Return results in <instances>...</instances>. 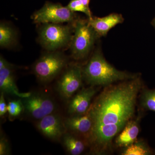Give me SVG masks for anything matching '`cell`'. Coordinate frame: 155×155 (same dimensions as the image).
<instances>
[{
    "mask_svg": "<svg viewBox=\"0 0 155 155\" xmlns=\"http://www.w3.org/2000/svg\"><path fill=\"white\" fill-rule=\"evenodd\" d=\"M8 112L11 119L19 117L23 112H25L24 105L22 100H12L8 104Z\"/></svg>",
    "mask_w": 155,
    "mask_h": 155,
    "instance_id": "cell-17",
    "label": "cell"
},
{
    "mask_svg": "<svg viewBox=\"0 0 155 155\" xmlns=\"http://www.w3.org/2000/svg\"><path fill=\"white\" fill-rule=\"evenodd\" d=\"M152 24L153 26H154V27L155 28V17L153 19L152 22Z\"/></svg>",
    "mask_w": 155,
    "mask_h": 155,
    "instance_id": "cell-25",
    "label": "cell"
},
{
    "mask_svg": "<svg viewBox=\"0 0 155 155\" xmlns=\"http://www.w3.org/2000/svg\"><path fill=\"white\" fill-rule=\"evenodd\" d=\"M36 126L43 135L53 141L61 140L62 136L67 131L64 120L60 115L54 113L38 120Z\"/></svg>",
    "mask_w": 155,
    "mask_h": 155,
    "instance_id": "cell-9",
    "label": "cell"
},
{
    "mask_svg": "<svg viewBox=\"0 0 155 155\" xmlns=\"http://www.w3.org/2000/svg\"><path fill=\"white\" fill-rule=\"evenodd\" d=\"M67 7L72 12H80L86 14L89 19L92 18L89 8L84 5L81 0H71Z\"/></svg>",
    "mask_w": 155,
    "mask_h": 155,
    "instance_id": "cell-19",
    "label": "cell"
},
{
    "mask_svg": "<svg viewBox=\"0 0 155 155\" xmlns=\"http://www.w3.org/2000/svg\"><path fill=\"white\" fill-rule=\"evenodd\" d=\"M67 131L87 136L92 127L93 122L88 110L84 114L72 115L64 120Z\"/></svg>",
    "mask_w": 155,
    "mask_h": 155,
    "instance_id": "cell-10",
    "label": "cell"
},
{
    "mask_svg": "<svg viewBox=\"0 0 155 155\" xmlns=\"http://www.w3.org/2000/svg\"><path fill=\"white\" fill-rule=\"evenodd\" d=\"M61 140L64 148L70 154L80 155L85 149V143L83 141L67 131L62 136Z\"/></svg>",
    "mask_w": 155,
    "mask_h": 155,
    "instance_id": "cell-15",
    "label": "cell"
},
{
    "mask_svg": "<svg viewBox=\"0 0 155 155\" xmlns=\"http://www.w3.org/2000/svg\"><path fill=\"white\" fill-rule=\"evenodd\" d=\"M39 40L44 48L54 51L70 43L72 28L59 23H44L39 31Z\"/></svg>",
    "mask_w": 155,
    "mask_h": 155,
    "instance_id": "cell-5",
    "label": "cell"
},
{
    "mask_svg": "<svg viewBox=\"0 0 155 155\" xmlns=\"http://www.w3.org/2000/svg\"><path fill=\"white\" fill-rule=\"evenodd\" d=\"M82 68L72 65L65 69L57 85L58 93L62 98L69 100L82 85Z\"/></svg>",
    "mask_w": 155,
    "mask_h": 155,
    "instance_id": "cell-8",
    "label": "cell"
},
{
    "mask_svg": "<svg viewBox=\"0 0 155 155\" xmlns=\"http://www.w3.org/2000/svg\"><path fill=\"white\" fill-rule=\"evenodd\" d=\"M12 65L0 69V90L4 94H11L19 97H25L31 92H19L15 82Z\"/></svg>",
    "mask_w": 155,
    "mask_h": 155,
    "instance_id": "cell-12",
    "label": "cell"
},
{
    "mask_svg": "<svg viewBox=\"0 0 155 155\" xmlns=\"http://www.w3.org/2000/svg\"><path fill=\"white\" fill-rule=\"evenodd\" d=\"M98 36L88 21L77 20L74 27V34L70 42V50L73 58L76 60L86 58Z\"/></svg>",
    "mask_w": 155,
    "mask_h": 155,
    "instance_id": "cell-4",
    "label": "cell"
},
{
    "mask_svg": "<svg viewBox=\"0 0 155 155\" xmlns=\"http://www.w3.org/2000/svg\"><path fill=\"white\" fill-rule=\"evenodd\" d=\"M67 64V58L64 54L56 51H50L37 60L33 71L40 82L48 83L59 75Z\"/></svg>",
    "mask_w": 155,
    "mask_h": 155,
    "instance_id": "cell-3",
    "label": "cell"
},
{
    "mask_svg": "<svg viewBox=\"0 0 155 155\" xmlns=\"http://www.w3.org/2000/svg\"><path fill=\"white\" fill-rule=\"evenodd\" d=\"M124 19L121 14H112L103 17H94L89 19L90 24L98 36H106L111 28L122 23Z\"/></svg>",
    "mask_w": 155,
    "mask_h": 155,
    "instance_id": "cell-13",
    "label": "cell"
},
{
    "mask_svg": "<svg viewBox=\"0 0 155 155\" xmlns=\"http://www.w3.org/2000/svg\"><path fill=\"white\" fill-rule=\"evenodd\" d=\"M11 65L12 64H10L9 62L6 61L2 56H1V57H0V69L8 67Z\"/></svg>",
    "mask_w": 155,
    "mask_h": 155,
    "instance_id": "cell-23",
    "label": "cell"
},
{
    "mask_svg": "<svg viewBox=\"0 0 155 155\" xmlns=\"http://www.w3.org/2000/svg\"><path fill=\"white\" fill-rule=\"evenodd\" d=\"M96 92L93 87L84 89L70 101L68 112L71 115L84 114L91 105V100Z\"/></svg>",
    "mask_w": 155,
    "mask_h": 155,
    "instance_id": "cell-11",
    "label": "cell"
},
{
    "mask_svg": "<svg viewBox=\"0 0 155 155\" xmlns=\"http://www.w3.org/2000/svg\"><path fill=\"white\" fill-rule=\"evenodd\" d=\"M149 150L142 143H136L127 147L122 153L123 155H147L149 154Z\"/></svg>",
    "mask_w": 155,
    "mask_h": 155,
    "instance_id": "cell-18",
    "label": "cell"
},
{
    "mask_svg": "<svg viewBox=\"0 0 155 155\" xmlns=\"http://www.w3.org/2000/svg\"><path fill=\"white\" fill-rule=\"evenodd\" d=\"M32 19L36 23H61L72 22L75 19L74 12L67 7L60 4L47 3L32 15Z\"/></svg>",
    "mask_w": 155,
    "mask_h": 155,
    "instance_id": "cell-7",
    "label": "cell"
},
{
    "mask_svg": "<svg viewBox=\"0 0 155 155\" xmlns=\"http://www.w3.org/2000/svg\"><path fill=\"white\" fill-rule=\"evenodd\" d=\"M142 102L145 108L155 112V90L145 91L142 97Z\"/></svg>",
    "mask_w": 155,
    "mask_h": 155,
    "instance_id": "cell-20",
    "label": "cell"
},
{
    "mask_svg": "<svg viewBox=\"0 0 155 155\" xmlns=\"http://www.w3.org/2000/svg\"><path fill=\"white\" fill-rule=\"evenodd\" d=\"M11 149L8 140L5 137L1 136L0 139V155L10 154Z\"/></svg>",
    "mask_w": 155,
    "mask_h": 155,
    "instance_id": "cell-21",
    "label": "cell"
},
{
    "mask_svg": "<svg viewBox=\"0 0 155 155\" xmlns=\"http://www.w3.org/2000/svg\"><path fill=\"white\" fill-rule=\"evenodd\" d=\"M139 129L137 122L129 121L123 128L116 140V143L119 147H127L133 144L136 140Z\"/></svg>",
    "mask_w": 155,
    "mask_h": 155,
    "instance_id": "cell-14",
    "label": "cell"
},
{
    "mask_svg": "<svg viewBox=\"0 0 155 155\" xmlns=\"http://www.w3.org/2000/svg\"><path fill=\"white\" fill-rule=\"evenodd\" d=\"M25 112L29 117L39 120L54 113L57 105L52 97L43 93H31L30 95L21 98Z\"/></svg>",
    "mask_w": 155,
    "mask_h": 155,
    "instance_id": "cell-6",
    "label": "cell"
},
{
    "mask_svg": "<svg viewBox=\"0 0 155 155\" xmlns=\"http://www.w3.org/2000/svg\"><path fill=\"white\" fill-rule=\"evenodd\" d=\"M141 87L140 78L135 77L109 87L91 104L88 110L93 125L88 138L95 151L109 148L114 137L130 121Z\"/></svg>",
    "mask_w": 155,
    "mask_h": 155,
    "instance_id": "cell-1",
    "label": "cell"
},
{
    "mask_svg": "<svg viewBox=\"0 0 155 155\" xmlns=\"http://www.w3.org/2000/svg\"><path fill=\"white\" fill-rule=\"evenodd\" d=\"M4 93L1 92L0 96V116H5L8 112V105H7L5 99Z\"/></svg>",
    "mask_w": 155,
    "mask_h": 155,
    "instance_id": "cell-22",
    "label": "cell"
},
{
    "mask_svg": "<svg viewBox=\"0 0 155 155\" xmlns=\"http://www.w3.org/2000/svg\"><path fill=\"white\" fill-rule=\"evenodd\" d=\"M16 32L11 25L5 22L0 24V47L1 48H8L15 42L16 39Z\"/></svg>",
    "mask_w": 155,
    "mask_h": 155,
    "instance_id": "cell-16",
    "label": "cell"
},
{
    "mask_svg": "<svg viewBox=\"0 0 155 155\" xmlns=\"http://www.w3.org/2000/svg\"><path fill=\"white\" fill-rule=\"evenodd\" d=\"M81 2L83 3V4L84 5L86 6L87 8H89V5L90 0H81Z\"/></svg>",
    "mask_w": 155,
    "mask_h": 155,
    "instance_id": "cell-24",
    "label": "cell"
},
{
    "mask_svg": "<svg viewBox=\"0 0 155 155\" xmlns=\"http://www.w3.org/2000/svg\"><path fill=\"white\" fill-rule=\"evenodd\" d=\"M82 75L83 79L92 86L107 85L135 78L134 75L116 69L107 62L98 51L94 54L82 68Z\"/></svg>",
    "mask_w": 155,
    "mask_h": 155,
    "instance_id": "cell-2",
    "label": "cell"
}]
</instances>
